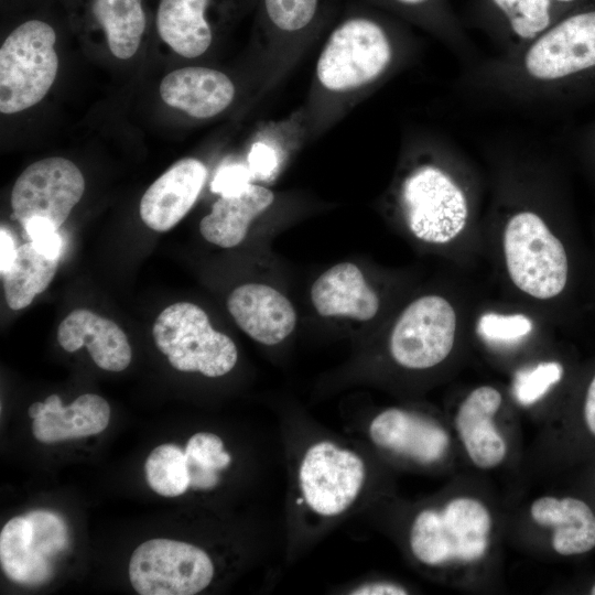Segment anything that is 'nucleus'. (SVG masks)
I'll return each mask as SVG.
<instances>
[{"mask_svg":"<svg viewBox=\"0 0 595 595\" xmlns=\"http://www.w3.org/2000/svg\"><path fill=\"white\" fill-rule=\"evenodd\" d=\"M269 23L279 31L294 33L315 19L320 0H262Z\"/></svg>","mask_w":595,"mask_h":595,"instance_id":"nucleus-30","label":"nucleus"},{"mask_svg":"<svg viewBox=\"0 0 595 595\" xmlns=\"http://www.w3.org/2000/svg\"><path fill=\"white\" fill-rule=\"evenodd\" d=\"M530 516L552 529L551 545L560 555L585 554L595 548V512L583 499L543 496L531 504Z\"/></svg>","mask_w":595,"mask_h":595,"instance_id":"nucleus-19","label":"nucleus"},{"mask_svg":"<svg viewBox=\"0 0 595 595\" xmlns=\"http://www.w3.org/2000/svg\"><path fill=\"white\" fill-rule=\"evenodd\" d=\"M44 403L45 411L32 423L33 435L42 443L98 434L110 420V407L98 394H82L66 407L57 394H51Z\"/></svg>","mask_w":595,"mask_h":595,"instance_id":"nucleus-20","label":"nucleus"},{"mask_svg":"<svg viewBox=\"0 0 595 595\" xmlns=\"http://www.w3.org/2000/svg\"><path fill=\"white\" fill-rule=\"evenodd\" d=\"M563 376V366L558 361L540 363L519 371L513 381V393L522 405H531L543 398Z\"/></svg>","mask_w":595,"mask_h":595,"instance_id":"nucleus-31","label":"nucleus"},{"mask_svg":"<svg viewBox=\"0 0 595 595\" xmlns=\"http://www.w3.org/2000/svg\"><path fill=\"white\" fill-rule=\"evenodd\" d=\"M17 250L14 240L11 234L6 229H0V272L1 275L4 274L11 264L13 263Z\"/></svg>","mask_w":595,"mask_h":595,"instance_id":"nucleus-37","label":"nucleus"},{"mask_svg":"<svg viewBox=\"0 0 595 595\" xmlns=\"http://www.w3.org/2000/svg\"><path fill=\"white\" fill-rule=\"evenodd\" d=\"M190 487L194 489H212L218 484V472L226 468L230 455L225 451L223 440L210 432H198L187 441Z\"/></svg>","mask_w":595,"mask_h":595,"instance_id":"nucleus-28","label":"nucleus"},{"mask_svg":"<svg viewBox=\"0 0 595 595\" xmlns=\"http://www.w3.org/2000/svg\"><path fill=\"white\" fill-rule=\"evenodd\" d=\"M31 244L44 256L60 259L63 240L52 221L44 217H32L23 226Z\"/></svg>","mask_w":595,"mask_h":595,"instance_id":"nucleus-33","label":"nucleus"},{"mask_svg":"<svg viewBox=\"0 0 595 595\" xmlns=\"http://www.w3.org/2000/svg\"><path fill=\"white\" fill-rule=\"evenodd\" d=\"M532 322L523 314L502 315L486 313L477 324L478 334L488 342L513 343L527 336Z\"/></svg>","mask_w":595,"mask_h":595,"instance_id":"nucleus-32","label":"nucleus"},{"mask_svg":"<svg viewBox=\"0 0 595 595\" xmlns=\"http://www.w3.org/2000/svg\"><path fill=\"white\" fill-rule=\"evenodd\" d=\"M163 101L191 117L205 119L224 111L235 97L230 78L217 69L188 66L175 69L161 82Z\"/></svg>","mask_w":595,"mask_h":595,"instance_id":"nucleus-17","label":"nucleus"},{"mask_svg":"<svg viewBox=\"0 0 595 595\" xmlns=\"http://www.w3.org/2000/svg\"><path fill=\"white\" fill-rule=\"evenodd\" d=\"M25 516L32 527L30 552L44 583L52 575L51 560L67 547V528L61 517L50 511L34 510Z\"/></svg>","mask_w":595,"mask_h":595,"instance_id":"nucleus-29","label":"nucleus"},{"mask_svg":"<svg viewBox=\"0 0 595 595\" xmlns=\"http://www.w3.org/2000/svg\"><path fill=\"white\" fill-rule=\"evenodd\" d=\"M90 13L116 57L128 60L136 54L145 29L142 0H91Z\"/></svg>","mask_w":595,"mask_h":595,"instance_id":"nucleus-24","label":"nucleus"},{"mask_svg":"<svg viewBox=\"0 0 595 595\" xmlns=\"http://www.w3.org/2000/svg\"><path fill=\"white\" fill-rule=\"evenodd\" d=\"M456 313L440 295H424L410 303L392 328L389 349L394 361L408 369H428L452 351Z\"/></svg>","mask_w":595,"mask_h":595,"instance_id":"nucleus-8","label":"nucleus"},{"mask_svg":"<svg viewBox=\"0 0 595 595\" xmlns=\"http://www.w3.org/2000/svg\"><path fill=\"white\" fill-rule=\"evenodd\" d=\"M84 191L85 180L75 163L61 156L42 159L29 165L14 183L12 218L23 226L32 217H44L60 228Z\"/></svg>","mask_w":595,"mask_h":595,"instance_id":"nucleus-10","label":"nucleus"},{"mask_svg":"<svg viewBox=\"0 0 595 595\" xmlns=\"http://www.w3.org/2000/svg\"><path fill=\"white\" fill-rule=\"evenodd\" d=\"M487 507L473 497H455L441 509L420 511L411 526L409 543L414 558L426 565L472 563L487 552L491 531Z\"/></svg>","mask_w":595,"mask_h":595,"instance_id":"nucleus-3","label":"nucleus"},{"mask_svg":"<svg viewBox=\"0 0 595 595\" xmlns=\"http://www.w3.org/2000/svg\"><path fill=\"white\" fill-rule=\"evenodd\" d=\"M149 486L164 497H176L190 487V474L185 450L175 444H162L149 454L145 464Z\"/></svg>","mask_w":595,"mask_h":595,"instance_id":"nucleus-27","label":"nucleus"},{"mask_svg":"<svg viewBox=\"0 0 595 595\" xmlns=\"http://www.w3.org/2000/svg\"><path fill=\"white\" fill-rule=\"evenodd\" d=\"M269 154L270 151L264 144H255L249 154V163L257 172H269ZM271 163V162H270Z\"/></svg>","mask_w":595,"mask_h":595,"instance_id":"nucleus-38","label":"nucleus"},{"mask_svg":"<svg viewBox=\"0 0 595 595\" xmlns=\"http://www.w3.org/2000/svg\"><path fill=\"white\" fill-rule=\"evenodd\" d=\"M397 60V36L385 22L355 15L329 34L317 61L316 75L326 89L345 91L381 78Z\"/></svg>","mask_w":595,"mask_h":595,"instance_id":"nucleus-2","label":"nucleus"},{"mask_svg":"<svg viewBox=\"0 0 595 595\" xmlns=\"http://www.w3.org/2000/svg\"><path fill=\"white\" fill-rule=\"evenodd\" d=\"M504 253L509 277L522 292L547 300L565 288L569 273L565 249L534 210L520 209L508 218Z\"/></svg>","mask_w":595,"mask_h":595,"instance_id":"nucleus-5","label":"nucleus"},{"mask_svg":"<svg viewBox=\"0 0 595 595\" xmlns=\"http://www.w3.org/2000/svg\"><path fill=\"white\" fill-rule=\"evenodd\" d=\"M153 338L171 366L206 377L228 374L238 358L234 340L213 328L207 313L196 304L177 302L156 317Z\"/></svg>","mask_w":595,"mask_h":595,"instance_id":"nucleus-6","label":"nucleus"},{"mask_svg":"<svg viewBox=\"0 0 595 595\" xmlns=\"http://www.w3.org/2000/svg\"><path fill=\"white\" fill-rule=\"evenodd\" d=\"M385 7L425 28L468 66L477 61L476 48L450 0H379ZM464 66V67H465Z\"/></svg>","mask_w":595,"mask_h":595,"instance_id":"nucleus-23","label":"nucleus"},{"mask_svg":"<svg viewBox=\"0 0 595 595\" xmlns=\"http://www.w3.org/2000/svg\"><path fill=\"white\" fill-rule=\"evenodd\" d=\"M247 170L240 165H229L220 169L212 182V191L221 195H231L244 188L247 181Z\"/></svg>","mask_w":595,"mask_h":595,"instance_id":"nucleus-34","label":"nucleus"},{"mask_svg":"<svg viewBox=\"0 0 595 595\" xmlns=\"http://www.w3.org/2000/svg\"><path fill=\"white\" fill-rule=\"evenodd\" d=\"M227 309L237 325L263 345L281 343L296 325V313L288 298L262 283H246L234 289L227 299Z\"/></svg>","mask_w":595,"mask_h":595,"instance_id":"nucleus-13","label":"nucleus"},{"mask_svg":"<svg viewBox=\"0 0 595 595\" xmlns=\"http://www.w3.org/2000/svg\"><path fill=\"white\" fill-rule=\"evenodd\" d=\"M369 436L377 446L421 464L440 461L450 445V436L441 425L398 408L376 415L369 425Z\"/></svg>","mask_w":595,"mask_h":595,"instance_id":"nucleus-14","label":"nucleus"},{"mask_svg":"<svg viewBox=\"0 0 595 595\" xmlns=\"http://www.w3.org/2000/svg\"><path fill=\"white\" fill-rule=\"evenodd\" d=\"M213 0H160L156 29L160 37L178 55L193 58L204 54L213 41L208 19Z\"/></svg>","mask_w":595,"mask_h":595,"instance_id":"nucleus-22","label":"nucleus"},{"mask_svg":"<svg viewBox=\"0 0 595 595\" xmlns=\"http://www.w3.org/2000/svg\"><path fill=\"white\" fill-rule=\"evenodd\" d=\"M502 402L501 393L491 386L474 389L461 403L455 415V429L472 463L490 469L507 455L504 436L494 424Z\"/></svg>","mask_w":595,"mask_h":595,"instance_id":"nucleus-15","label":"nucleus"},{"mask_svg":"<svg viewBox=\"0 0 595 595\" xmlns=\"http://www.w3.org/2000/svg\"><path fill=\"white\" fill-rule=\"evenodd\" d=\"M274 201L271 190L248 183L239 192L221 195L212 212L199 223L202 236L221 248L238 246L247 236L251 221Z\"/></svg>","mask_w":595,"mask_h":595,"instance_id":"nucleus-21","label":"nucleus"},{"mask_svg":"<svg viewBox=\"0 0 595 595\" xmlns=\"http://www.w3.org/2000/svg\"><path fill=\"white\" fill-rule=\"evenodd\" d=\"M580 0H472L463 24L484 33L498 54L527 45L565 17Z\"/></svg>","mask_w":595,"mask_h":595,"instance_id":"nucleus-11","label":"nucleus"},{"mask_svg":"<svg viewBox=\"0 0 595 595\" xmlns=\"http://www.w3.org/2000/svg\"><path fill=\"white\" fill-rule=\"evenodd\" d=\"M582 418L585 430L595 439V375L585 393Z\"/></svg>","mask_w":595,"mask_h":595,"instance_id":"nucleus-36","label":"nucleus"},{"mask_svg":"<svg viewBox=\"0 0 595 595\" xmlns=\"http://www.w3.org/2000/svg\"><path fill=\"white\" fill-rule=\"evenodd\" d=\"M311 300L316 312L325 317L365 322L374 318L379 310L377 293L351 262L337 263L323 272L312 285Z\"/></svg>","mask_w":595,"mask_h":595,"instance_id":"nucleus-18","label":"nucleus"},{"mask_svg":"<svg viewBox=\"0 0 595 595\" xmlns=\"http://www.w3.org/2000/svg\"><path fill=\"white\" fill-rule=\"evenodd\" d=\"M365 479L361 457L328 441L311 445L299 467L303 499L323 517H336L347 510L357 499Z\"/></svg>","mask_w":595,"mask_h":595,"instance_id":"nucleus-9","label":"nucleus"},{"mask_svg":"<svg viewBox=\"0 0 595 595\" xmlns=\"http://www.w3.org/2000/svg\"><path fill=\"white\" fill-rule=\"evenodd\" d=\"M589 594L591 595H595V583L592 585V587L589 588Z\"/></svg>","mask_w":595,"mask_h":595,"instance_id":"nucleus-40","label":"nucleus"},{"mask_svg":"<svg viewBox=\"0 0 595 595\" xmlns=\"http://www.w3.org/2000/svg\"><path fill=\"white\" fill-rule=\"evenodd\" d=\"M57 340L68 353L86 346L94 363L108 371L125 370L132 351L125 332L112 321L87 309L72 311L60 324Z\"/></svg>","mask_w":595,"mask_h":595,"instance_id":"nucleus-16","label":"nucleus"},{"mask_svg":"<svg viewBox=\"0 0 595 595\" xmlns=\"http://www.w3.org/2000/svg\"><path fill=\"white\" fill-rule=\"evenodd\" d=\"M354 595H403L408 591L396 583L391 582H370L357 586L350 591Z\"/></svg>","mask_w":595,"mask_h":595,"instance_id":"nucleus-35","label":"nucleus"},{"mask_svg":"<svg viewBox=\"0 0 595 595\" xmlns=\"http://www.w3.org/2000/svg\"><path fill=\"white\" fill-rule=\"evenodd\" d=\"M32 527L26 516L10 519L0 533V561L6 575L28 586L42 584L30 552Z\"/></svg>","mask_w":595,"mask_h":595,"instance_id":"nucleus-26","label":"nucleus"},{"mask_svg":"<svg viewBox=\"0 0 595 595\" xmlns=\"http://www.w3.org/2000/svg\"><path fill=\"white\" fill-rule=\"evenodd\" d=\"M57 266L58 259L44 256L31 242L18 247L13 263L2 274L8 306L18 311L30 305L52 282Z\"/></svg>","mask_w":595,"mask_h":595,"instance_id":"nucleus-25","label":"nucleus"},{"mask_svg":"<svg viewBox=\"0 0 595 595\" xmlns=\"http://www.w3.org/2000/svg\"><path fill=\"white\" fill-rule=\"evenodd\" d=\"M56 33L46 22L29 20L17 26L0 48V111L25 110L40 102L58 69Z\"/></svg>","mask_w":595,"mask_h":595,"instance_id":"nucleus-4","label":"nucleus"},{"mask_svg":"<svg viewBox=\"0 0 595 595\" xmlns=\"http://www.w3.org/2000/svg\"><path fill=\"white\" fill-rule=\"evenodd\" d=\"M45 411V403L44 402H34L29 408V415L33 420L39 418L43 412Z\"/></svg>","mask_w":595,"mask_h":595,"instance_id":"nucleus-39","label":"nucleus"},{"mask_svg":"<svg viewBox=\"0 0 595 595\" xmlns=\"http://www.w3.org/2000/svg\"><path fill=\"white\" fill-rule=\"evenodd\" d=\"M214 576L208 554L196 545L158 538L138 545L129 562V578L141 595H193Z\"/></svg>","mask_w":595,"mask_h":595,"instance_id":"nucleus-7","label":"nucleus"},{"mask_svg":"<svg viewBox=\"0 0 595 595\" xmlns=\"http://www.w3.org/2000/svg\"><path fill=\"white\" fill-rule=\"evenodd\" d=\"M451 155L448 145H432L428 159L410 167L399 186L398 202L404 221L425 242H450L468 221V191L450 167Z\"/></svg>","mask_w":595,"mask_h":595,"instance_id":"nucleus-1","label":"nucleus"},{"mask_svg":"<svg viewBox=\"0 0 595 595\" xmlns=\"http://www.w3.org/2000/svg\"><path fill=\"white\" fill-rule=\"evenodd\" d=\"M207 177L199 160L185 158L158 177L143 194L139 214L151 229H172L193 207Z\"/></svg>","mask_w":595,"mask_h":595,"instance_id":"nucleus-12","label":"nucleus"}]
</instances>
